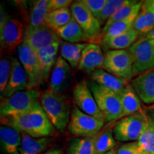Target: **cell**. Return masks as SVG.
Masks as SVG:
<instances>
[{
  "label": "cell",
  "mask_w": 154,
  "mask_h": 154,
  "mask_svg": "<svg viewBox=\"0 0 154 154\" xmlns=\"http://www.w3.org/2000/svg\"><path fill=\"white\" fill-rule=\"evenodd\" d=\"M147 40H154V28L147 34L138 38L137 42H143L147 41Z\"/></svg>",
  "instance_id": "obj_40"
},
{
  "label": "cell",
  "mask_w": 154,
  "mask_h": 154,
  "mask_svg": "<svg viewBox=\"0 0 154 154\" xmlns=\"http://www.w3.org/2000/svg\"><path fill=\"white\" fill-rule=\"evenodd\" d=\"M72 18V11L69 8L58 9L49 12L46 17L45 24L56 31L68 24Z\"/></svg>",
  "instance_id": "obj_32"
},
{
  "label": "cell",
  "mask_w": 154,
  "mask_h": 154,
  "mask_svg": "<svg viewBox=\"0 0 154 154\" xmlns=\"http://www.w3.org/2000/svg\"><path fill=\"white\" fill-rule=\"evenodd\" d=\"M117 154H145L138 141L123 144L117 149Z\"/></svg>",
  "instance_id": "obj_36"
},
{
  "label": "cell",
  "mask_w": 154,
  "mask_h": 154,
  "mask_svg": "<svg viewBox=\"0 0 154 154\" xmlns=\"http://www.w3.org/2000/svg\"><path fill=\"white\" fill-rule=\"evenodd\" d=\"M150 117H151V119H152V120H153V123H154V112H153V115H152V116H150Z\"/></svg>",
  "instance_id": "obj_44"
},
{
  "label": "cell",
  "mask_w": 154,
  "mask_h": 154,
  "mask_svg": "<svg viewBox=\"0 0 154 154\" xmlns=\"http://www.w3.org/2000/svg\"><path fill=\"white\" fill-rule=\"evenodd\" d=\"M19 60L28 76L27 89H37L43 83L36 51L23 43L17 48Z\"/></svg>",
  "instance_id": "obj_11"
},
{
  "label": "cell",
  "mask_w": 154,
  "mask_h": 154,
  "mask_svg": "<svg viewBox=\"0 0 154 154\" xmlns=\"http://www.w3.org/2000/svg\"><path fill=\"white\" fill-rule=\"evenodd\" d=\"M2 124L18 130L33 138L49 137L54 127L42 109L39 101L29 110L21 114L1 119Z\"/></svg>",
  "instance_id": "obj_1"
},
{
  "label": "cell",
  "mask_w": 154,
  "mask_h": 154,
  "mask_svg": "<svg viewBox=\"0 0 154 154\" xmlns=\"http://www.w3.org/2000/svg\"><path fill=\"white\" fill-rule=\"evenodd\" d=\"M88 85L99 109L104 115L106 122H113L124 118V112L119 94L99 85L93 81Z\"/></svg>",
  "instance_id": "obj_3"
},
{
  "label": "cell",
  "mask_w": 154,
  "mask_h": 154,
  "mask_svg": "<svg viewBox=\"0 0 154 154\" xmlns=\"http://www.w3.org/2000/svg\"><path fill=\"white\" fill-rule=\"evenodd\" d=\"M103 69L128 82L134 76V60L128 50H109L105 53Z\"/></svg>",
  "instance_id": "obj_7"
},
{
  "label": "cell",
  "mask_w": 154,
  "mask_h": 154,
  "mask_svg": "<svg viewBox=\"0 0 154 154\" xmlns=\"http://www.w3.org/2000/svg\"><path fill=\"white\" fill-rule=\"evenodd\" d=\"M73 18L82 29L86 40L93 42L97 39L101 34V23L92 14L82 2L75 1L70 7Z\"/></svg>",
  "instance_id": "obj_8"
},
{
  "label": "cell",
  "mask_w": 154,
  "mask_h": 154,
  "mask_svg": "<svg viewBox=\"0 0 154 154\" xmlns=\"http://www.w3.org/2000/svg\"><path fill=\"white\" fill-rule=\"evenodd\" d=\"M91 79L99 85L109 88L119 94L128 84L127 81L108 72L104 69L94 71L91 74Z\"/></svg>",
  "instance_id": "obj_20"
},
{
  "label": "cell",
  "mask_w": 154,
  "mask_h": 154,
  "mask_svg": "<svg viewBox=\"0 0 154 154\" xmlns=\"http://www.w3.org/2000/svg\"><path fill=\"white\" fill-rule=\"evenodd\" d=\"M142 5H143V2L127 0V2L122 7H121L113 16H111L108 19L101 32L106 30L113 23L128 19L134 16H137L141 9Z\"/></svg>",
  "instance_id": "obj_26"
},
{
  "label": "cell",
  "mask_w": 154,
  "mask_h": 154,
  "mask_svg": "<svg viewBox=\"0 0 154 154\" xmlns=\"http://www.w3.org/2000/svg\"><path fill=\"white\" fill-rule=\"evenodd\" d=\"M24 26L17 19L9 18L0 28V43L2 49L12 50L24 42Z\"/></svg>",
  "instance_id": "obj_13"
},
{
  "label": "cell",
  "mask_w": 154,
  "mask_h": 154,
  "mask_svg": "<svg viewBox=\"0 0 154 154\" xmlns=\"http://www.w3.org/2000/svg\"><path fill=\"white\" fill-rule=\"evenodd\" d=\"M11 61V74L8 84L1 96V99L9 98L17 92L25 91L28 86V76L18 59L13 58Z\"/></svg>",
  "instance_id": "obj_15"
},
{
  "label": "cell",
  "mask_w": 154,
  "mask_h": 154,
  "mask_svg": "<svg viewBox=\"0 0 154 154\" xmlns=\"http://www.w3.org/2000/svg\"><path fill=\"white\" fill-rule=\"evenodd\" d=\"M55 42H60V38L54 30L43 24L35 27H26L24 31V42L34 51L47 48Z\"/></svg>",
  "instance_id": "obj_12"
},
{
  "label": "cell",
  "mask_w": 154,
  "mask_h": 154,
  "mask_svg": "<svg viewBox=\"0 0 154 154\" xmlns=\"http://www.w3.org/2000/svg\"><path fill=\"white\" fill-rule=\"evenodd\" d=\"M72 97L79 109L86 114L106 121L104 115L96 103L88 82L83 80L77 83L73 89Z\"/></svg>",
  "instance_id": "obj_10"
},
{
  "label": "cell",
  "mask_w": 154,
  "mask_h": 154,
  "mask_svg": "<svg viewBox=\"0 0 154 154\" xmlns=\"http://www.w3.org/2000/svg\"><path fill=\"white\" fill-rule=\"evenodd\" d=\"M106 154H117V151H116V150L113 149V150H111V151L108 152V153H106Z\"/></svg>",
  "instance_id": "obj_42"
},
{
  "label": "cell",
  "mask_w": 154,
  "mask_h": 154,
  "mask_svg": "<svg viewBox=\"0 0 154 154\" xmlns=\"http://www.w3.org/2000/svg\"><path fill=\"white\" fill-rule=\"evenodd\" d=\"M49 12L58 9L69 8L72 5L73 2L71 0H49Z\"/></svg>",
  "instance_id": "obj_38"
},
{
  "label": "cell",
  "mask_w": 154,
  "mask_h": 154,
  "mask_svg": "<svg viewBox=\"0 0 154 154\" xmlns=\"http://www.w3.org/2000/svg\"><path fill=\"white\" fill-rule=\"evenodd\" d=\"M41 93L38 89H26L17 92L9 98L1 99V119L8 118L26 112L39 101Z\"/></svg>",
  "instance_id": "obj_4"
},
{
  "label": "cell",
  "mask_w": 154,
  "mask_h": 154,
  "mask_svg": "<svg viewBox=\"0 0 154 154\" xmlns=\"http://www.w3.org/2000/svg\"><path fill=\"white\" fill-rule=\"evenodd\" d=\"M88 43H69L62 42L60 44V54L72 68H77L79 64L81 57L84 49Z\"/></svg>",
  "instance_id": "obj_25"
},
{
  "label": "cell",
  "mask_w": 154,
  "mask_h": 154,
  "mask_svg": "<svg viewBox=\"0 0 154 154\" xmlns=\"http://www.w3.org/2000/svg\"><path fill=\"white\" fill-rule=\"evenodd\" d=\"M39 103L54 127L59 131L64 130L72 113L68 98L48 88L41 93Z\"/></svg>",
  "instance_id": "obj_2"
},
{
  "label": "cell",
  "mask_w": 154,
  "mask_h": 154,
  "mask_svg": "<svg viewBox=\"0 0 154 154\" xmlns=\"http://www.w3.org/2000/svg\"><path fill=\"white\" fill-rule=\"evenodd\" d=\"M55 32L59 38L69 43H84V42L87 41L82 29L74 18Z\"/></svg>",
  "instance_id": "obj_27"
},
{
  "label": "cell",
  "mask_w": 154,
  "mask_h": 154,
  "mask_svg": "<svg viewBox=\"0 0 154 154\" xmlns=\"http://www.w3.org/2000/svg\"><path fill=\"white\" fill-rule=\"evenodd\" d=\"M119 96L123 108L124 117L141 111L140 100L131 84H128L119 94Z\"/></svg>",
  "instance_id": "obj_23"
},
{
  "label": "cell",
  "mask_w": 154,
  "mask_h": 154,
  "mask_svg": "<svg viewBox=\"0 0 154 154\" xmlns=\"http://www.w3.org/2000/svg\"><path fill=\"white\" fill-rule=\"evenodd\" d=\"M153 28L154 10L149 1H144L138 16L135 19L133 29L138 32L140 37L147 34Z\"/></svg>",
  "instance_id": "obj_21"
},
{
  "label": "cell",
  "mask_w": 154,
  "mask_h": 154,
  "mask_svg": "<svg viewBox=\"0 0 154 154\" xmlns=\"http://www.w3.org/2000/svg\"><path fill=\"white\" fill-rule=\"evenodd\" d=\"M137 141L145 154H154V123L147 114L145 127Z\"/></svg>",
  "instance_id": "obj_33"
},
{
  "label": "cell",
  "mask_w": 154,
  "mask_h": 154,
  "mask_svg": "<svg viewBox=\"0 0 154 154\" xmlns=\"http://www.w3.org/2000/svg\"><path fill=\"white\" fill-rule=\"evenodd\" d=\"M116 142L113 136V128L111 126L102 128L95 136L94 154H106L114 149Z\"/></svg>",
  "instance_id": "obj_28"
},
{
  "label": "cell",
  "mask_w": 154,
  "mask_h": 154,
  "mask_svg": "<svg viewBox=\"0 0 154 154\" xmlns=\"http://www.w3.org/2000/svg\"><path fill=\"white\" fill-rule=\"evenodd\" d=\"M149 2L150 5H151V6L152 9H153L154 10V2H153V0H150V1H149Z\"/></svg>",
  "instance_id": "obj_43"
},
{
  "label": "cell",
  "mask_w": 154,
  "mask_h": 154,
  "mask_svg": "<svg viewBox=\"0 0 154 154\" xmlns=\"http://www.w3.org/2000/svg\"><path fill=\"white\" fill-rule=\"evenodd\" d=\"M131 85L143 103L154 104V70L134 76Z\"/></svg>",
  "instance_id": "obj_17"
},
{
  "label": "cell",
  "mask_w": 154,
  "mask_h": 154,
  "mask_svg": "<svg viewBox=\"0 0 154 154\" xmlns=\"http://www.w3.org/2000/svg\"><path fill=\"white\" fill-rule=\"evenodd\" d=\"M105 55L99 44L88 43L83 51L78 69L88 74H92L94 71L103 69Z\"/></svg>",
  "instance_id": "obj_16"
},
{
  "label": "cell",
  "mask_w": 154,
  "mask_h": 154,
  "mask_svg": "<svg viewBox=\"0 0 154 154\" xmlns=\"http://www.w3.org/2000/svg\"><path fill=\"white\" fill-rule=\"evenodd\" d=\"M95 136L75 137L67 143L66 154H94Z\"/></svg>",
  "instance_id": "obj_29"
},
{
  "label": "cell",
  "mask_w": 154,
  "mask_h": 154,
  "mask_svg": "<svg viewBox=\"0 0 154 154\" xmlns=\"http://www.w3.org/2000/svg\"><path fill=\"white\" fill-rule=\"evenodd\" d=\"M42 154H64V153H63V151H62V149H54L49 150V151L45 152V153Z\"/></svg>",
  "instance_id": "obj_41"
},
{
  "label": "cell",
  "mask_w": 154,
  "mask_h": 154,
  "mask_svg": "<svg viewBox=\"0 0 154 154\" xmlns=\"http://www.w3.org/2000/svg\"><path fill=\"white\" fill-rule=\"evenodd\" d=\"M138 38H139V34L138 33V32H136L134 29H131L128 32L120 36L104 40L101 44L104 48L105 51L106 49H107V51L126 50V49H129L133 44L136 43Z\"/></svg>",
  "instance_id": "obj_22"
},
{
  "label": "cell",
  "mask_w": 154,
  "mask_h": 154,
  "mask_svg": "<svg viewBox=\"0 0 154 154\" xmlns=\"http://www.w3.org/2000/svg\"><path fill=\"white\" fill-rule=\"evenodd\" d=\"M9 18H10V17L6 12L5 9L2 7V5H1V9H0V28L2 27L4 24L7 22V20Z\"/></svg>",
  "instance_id": "obj_39"
},
{
  "label": "cell",
  "mask_w": 154,
  "mask_h": 154,
  "mask_svg": "<svg viewBox=\"0 0 154 154\" xmlns=\"http://www.w3.org/2000/svg\"><path fill=\"white\" fill-rule=\"evenodd\" d=\"M11 61L9 58L3 57L0 61V94L1 96L5 91L7 84H8L9 76L11 74Z\"/></svg>",
  "instance_id": "obj_35"
},
{
  "label": "cell",
  "mask_w": 154,
  "mask_h": 154,
  "mask_svg": "<svg viewBox=\"0 0 154 154\" xmlns=\"http://www.w3.org/2000/svg\"><path fill=\"white\" fill-rule=\"evenodd\" d=\"M51 139L49 137L33 138L22 133V143L19 152L20 154H41L47 150Z\"/></svg>",
  "instance_id": "obj_24"
},
{
  "label": "cell",
  "mask_w": 154,
  "mask_h": 154,
  "mask_svg": "<svg viewBox=\"0 0 154 154\" xmlns=\"http://www.w3.org/2000/svg\"><path fill=\"white\" fill-rule=\"evenodd\" d=\"M72 79V67L63 58L57 57L50 75L49 89L61 94L68 88Z\"/></svg>",
  "instance_id": "obj_14"
},
{
  "label": "cell",
  "mask_w": 154,
  "mask_h": 154,
  "mask_svg": "<svg viewBox=\"0 0 154 154\" xmlns=\"http://www.w3.org/2000/svg\"><path fill=\"white\" fill-rule=\"evenodd\" d=\"M134 60V76L154 70V40L136 42L128 49Z\"/></svg>",
  "instance_id": "obj_9"
},
{
  "label": "cell",
  "mask_w": 154,
  "mask_h": 154,
  "mask_svg": "<svg viewBox=\"0 0 154 154\" xmlns=\"http://www.w3.org/2000/svg\"><path fill=\"white\" fill-rule=\"evenodd\" d=\"M105 123V121L86 114L76 106L72 110L68 129L76 137H91L101 131Z\"/></svg>",
  "instance_id": "obj_5"
},
{
  "label": "cell",
  "mask_w": 154,
  "mask_h": 154,
  "mask_svg": "<svg viewBox=\"0 0 154 154\" xmlns=\"http://www.w3.org/2000/svg\"><path fill=\"white\" fill-rule=\"evenodd\" d=\"M137 16H134L128 19L113 23L106 30L101 32L99 37L97 38V42H100L101 41V43L104 40L116 37V36L128 32L133 29V25H134L135 19Z\"/></svg>",
  "instance_id": "obj_30"
},
{
  "label": "cell",
  "mask_w": 154,
  "mask_h": 154,
  "mask_svg": "<svg viewBox=\"0 0 154 154\" xmlns=\"http://www.w3.org/2000/svg\"><path fill=\"white\" fill-rule=\"evenodd\" d=\"M60 44L61 42H55L49 47L44 48L36 52L44 82L48 80L50 73H51V70L57 59V54L60 47Z\"/></svg>",
  "instance_id": "obj_19"
},
{
  "label": "cell",
  "mask_w": 154,
  "mask_h": 154,
  "mask_svg": "<svg viewBox=\"0 0 154 154\" xmlns=\"http://www.w3.org/2000/svg\"><path fill=\"white\" fill-rule=\"evenodd\" d=\"M22 133L10 126L0 127V144L4 154H20Z\"/></svg>",
  "instance_id": "obj_18"
},
{
  "label": "cell",
  "mask_w": 154,
  "mask_h": 154,
  "mask_svg": "<svg viewBox=\"0 0 154 154\" xmlns=\"http://www.w3.org/2000/svg\"><path fill=\"white\" fill-rule=\"evenodd\" d=\"M146 122V114L142 111L124 117L113 128L115 139L121 142L137 141L144 129Z\"/></svg>",
  "instance_id": "obj_6"
},
{
  "label": "cell",
  "mask_w": 154,
  "mask_h": 154,
  "mask_svg": "<svg viewBox=\"0 0 154 154\" xmlns=\"http://www.w3.org/2000/svg\"><path fill=\"white\" fill-rule=\"evenodd\" d=\"M96 18L104 7L106 0H81Z\"/></svg>",
  "instance_id": "obj_37"
},
{
  "label": "cell",
  "mask_w": 154,
  "mask_h": 154,
  "mask_svg": "<svg viewBox=\"0 0 154 154\" xmlns=\"http://www.w3.org/2000/svg\"><path fill=\"white\" fill-rule=\"evenodd\" d=\"M126 2L127 0H106L104 7L97 17L101 24H104L105 25L108 19L113 16Z\"/></svg>",
  "instance_id": "obj_34"
},
{
  "label": "cell",
  "mask_w": 154,
  "mask_h": 154,
  "mask_svg": "<svg viewBox=\"0 0 154 154\" xmlns=\"http://www.w3.org/2000/svg\"><path fill=\"white\" fill-rule=\"evenodd\" d=\"M49 0H38L33 4L28 27L45 24L46 17L49 12Z\"/></svg>",
  "instance_id": "obj_31"
}]
</instances>
